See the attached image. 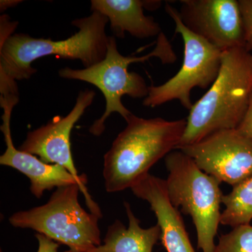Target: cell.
<instances>
[{
	"label": "cell",
	"instance_id": "6da1fadb",
	"mask_svg": "<svg viewBox=\"0 0 252 252\" xmlns=\"http://www.w3.org/2000/svg\"><path fill=\"white\" fill-rule=\"evenodd\" d=\"M87 17L75 19L72 26L79 31L64 40L34 38L28 34H12L17 22L8 16L0 18V94L1 97L17 96L16 81L30 79L37 70L32 64L45 56L79 60L84 67H92L104 59L109 36L105 29L108 18L96 11Z\"/></svg>",
	"mask_w": 252,
	"mask_h": 252
},
{
	"label": "cell",
	"instance_id": "7a4b0ae2",
	"mask_svg": "<svg viewBox=\"0 0 252 252\" xmlns=\"http://www.w3.org/2000/svg\"><path fill=\"white\" fill-rule=\"evenodd\" d=\"M127 126L104 157V187L109 193L131 189L162 158L177 149L185 119H144L131 114Z\"/></svg>",
	"mask_w": 252,
	"mask_h": 252
},
{
	"label": "cell",
	"instance_id": "3957f363",
	"mask_svg": "<svg viewBox=\"0 0 252 252\" xmlns=\"http://www.w3.org/2000/svg\"><path fill=\"white\" fill-rule=\"evenodd\" d=\"M252 95V54L245 47L222 52L216 80L193 104L177 149L228 129H237L248 112Z\"/></svg>",
	"mask_w": 252,
	"mask_h": 252
},
{
	"label": "cell",
	"instance_id": "277c9868",
	"mask_svg": "<svg viewBox=\"0 0 252 252\" xmlns=\"http://www.w3.org/2000/svg\"><path fill=\"white\" fill-rule=\"evenodd\" d=\"M160 59L162 64H172L177 60L171 44L163 32L158 36L155 49L140 57L124 56L119 53L114 36H109L105 58L92 67L75 69L64 67L59 71L63 79L84 81L100 90L106 100L105 111L102 117L94 121L89 132L100 136L105 130V122L112 113H119L125 121L132 113L123 104V96L134 99L145 98L149 94V86L140 74L129 72L131 63H144L151 58Z\"/></svg>",
	"mask_w": 252,
	"mask_h": 252
},
{
	"label": "cell",
	"instance_id": "5b68a950",
	"mask_svg": "<svg viewBox=\"0 0 252 252\" xmlns=\"http://www.w3.org/2000/svg\"><path fill=\"white\" fill-rule=\"evenodd\" d=\"M165 163L169 172L165 185L170 203L191 217L196 228L198 250L215 252L223 196L220 182L200 170L182 151L169 154Z\"/></svg>",
	"mask_w": 252,
	"mask_h": 252
},
{
	"label": "cell",
	"instance_id": "8992f818",
	"mask_svg": "<svg viewBox=\"0 0 252 252\" xmlns=\"http://www.w3.org/2000/svg\"><path fill=\"white\" fill-rule=\"evenodd\" d=\"M78 185L56 189L44 205L16 212L9 223L16 228H30L63 244L74 252H91L102 245L100 217L86 212L79 202Z\"/></svg>",
	"mask_w": 252,
	"mask_h": 252
},
{
	"label": "cell",
	"instance_id": "52a82bcc",
	"mask_svg": "<svg viewBox=\"0 0 252 252\" xmlns=\"http://www.w3.org/2000/svg\"><path fill=\"white\" fill-rule=\"evenodd\" d=\"M167 15L175 24V33L180 34L185 44L182 67L179 72L160 86H149L143 100L145 107H154L172 100L190 111L193 107L190 93L195 88L206 89L216 80L221 65L222 51L206 39L194 34L182 23L179 10L166 3Z\"/></svg>",
	"mask_w": 252,
	"mask_h": 252
},
{
	"label": "cell",
	"instance_id": "ba28073f",
	"mask_svg": "<svg viewBox=\"0 0 252 252\" xmlns=\"http://www.w3.org/2000/svg\"><path fill=\"white\" fill-rule=\"evenodd\" d=\"M207 175L232 187L252 176V138L237 129L214 132L197 143L180 147Z\"/></svg>",
	"mask_w": 252,
	"mask_h": 252
},
{
	"label": "cell",
	"instance_id": "9c48e42d",
	"mask_svg": "<svg viewBox=\"0 0 252 252\" xmlns=\"http://www.w3.org/2000/svg\"><path fill=\"white\" fill-rule=\"evenodd\" d=\"M18 102V97H0V106L3 109V123L0 128L4 134L6 145V151L0 157V164L12 167L26 175L31 182V193L37 198H40L46 190L65 186L79 185L90 212L101 218L102 215L100 209L88 192L86 182L78 180L64 167L56 164L46 163L36 156L14 147L10 124L11 113Z\"/></svg>",
	"mask_w": 252,
	"mask_h": 252
},
{
	"label": "cell",
	"instance_id": "30bf717a",
	"mask_svg": "<svg viewBox=\"0 0 252 252\" xmlns=\"http://www.w3.org/2000/svg\"><path fill=\"white\" fill-rule=\"evenodd\" d=\"M182 23L220 51L245 47L243 18L236 0H182Z\"/></svg>",
	"mask_w": 252,
	"mask_h": 252
},
{
	"label": "cell",
	"instance_id": "8fae6325",
	"mask_svg": "<svg viewBox=\"0 0 252 252\" xmlns=\"http://www.w3.org/2000/svg\"><path fill=\"white\" fill-rule=\"evenodd\" d=\"M94 91H81L71 112L66 117H56L45 126L28 132L20 150L37 156L43 162L64 167L78 180L88 182L85 175H79L73 160L71 132L86 109L94 102Z\"/></svg>",
	"mask_w": 252,
	"mask_h": 252
},
{
	"label": "cell",
	"instance_id": "7c38bea8",
	"mask_svg": "<svg viewBox=\"0 0 252 252\" xmlns=\"http://www.w3.org/2000/svg\"><path fill=\"white\" fill-rule=\"evenodd\" d=\"M130 189L137 198L150 205L161 230L162 245L167 252H195L180 212L170 203L165 180L148 174Z\"/></svg>",
	"mask_w": 252,
	"mask_h": 252
},
{
	"label": "cell",
	"instance_id": "4fadbf2b",
	"mask_svg": "<svg viewBox=\"0 0 252 252\" xmlns=\"http://www.w3.org/2000/svg\"><path fill=\"white\" fill-rule=\"evenodd\" d=\"M147 1L141 0H92L91 11L108 18L116 36L124 38L125 32L138 39L158 36L160 25L152 16L144 14Z\"/></svg>",
	"mask_w": 252,
	"mask_h": 252
},
{
	"label": "cell",
	"instance_id": "5bb4252c",
	"mask_svg": "<svg viewBox=\"0 0 252 252\" xmlns=\"http://www.w3.org/2000/svg\"><path fill=\"white\" fill-rule=\"evenodd\" d=\"M129 225L126 228L117 220L109 226L104 243L91 252H152L160 240L161 230L157 224L148 228L140 226V221L134 215L130 204L124 203Z\"/></svg>",
	"mask_w": 252,
	"mask_h": 252
},
{
	"label": "cell",
	"instance_id": "9a60e30c",
	"mask_svg": "<svg viewBox=\"0 0 252 252\" xmlns=\"http://www.w3.org/2000/svg\"><path fill=\"white\" fill-rule=\"evenodd\" d=\"M222 203L225 209L221 213L220 223L232 228L250 224L252 220V176L233 187L229 193L223 195Z\"/></svg>",
	"mask_w": 252,
	"mask_h": 252
},
{
	"label": "cell",
	"instance_id": "2e32d148",
	"mask_svg": "<svg viewBox=\"0 0 252 252\" xmlns=\"http://www.w3.org/2000/svg\"><path fill=\"white\" fill-rule=\"evenodd\" d=\"M214 252H252V225H238L220 235Z\"/></svg>",
	"mask_w": 252,
	"mask_h": 252
},
{
	"label": "cell",
	"instance_id": "e0dca14e",
	"mask_svg": "<svg viewBox=\"0 0 252 252\" xmlns=\"http://www.w3.org/2000/svg\"><path fill=\"white\" fill-rule=\"evenodd\" d=\"M243 18L245 48L252 54V0H239Z\"/></svg>",
	"mask_w": 252,
	"mask_h": 252
},
{
	"label": "cell",
	"instance_id": "ac0fdd59",
	"mask_svg": "<svg viewBox=\"0 0 252 252\" xmlns=\"http://www.w3.org/2000/svg\"><path fill=\"white\" fill-rule=\"evenodd\" d=\"M38 240V250L36 252H74L69 250L65 252H59V243L41 233H36Z\"/></svg>",
	"mask_w": 252,
	"mask_h": 252
},
{
	"label": "cell",
	"instance_id": "d6986e66",
	"mask_svg": "<svg viewBox=\"0 0 252 252\" xmlns=\"http://www.w3.org/2000/svg\"><path fill=\"white\" fill-rule=\"evenodd\" d=\"M237 130L243 135L248 136L252 138V95L246 115Z\"/></svg>",
	"mask_w": 252,
	"mask_h": 252
},
{
	"label": "cell",
	"instance_id": "ffe728a7",
	"mask_svg": "<svg viewBox=\"0 0 252 252\" xmlns=\"http://www.w3.org/2000/svg\"><path fill=\"white\" fill-rule=\"evenodd\" d=\"M21 2H22V1H20V0H1L0 1V11L1 13L10 8H14Z\"/></svg>",
	"mask_w": 252,
	"mask_h": 252
}]
</instances>
